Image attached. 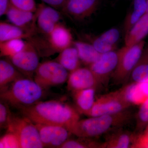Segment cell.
<instances>
[{"label":"cell","instance_id":"22","mask_svg":"<svg viewBox=\"0 0 148 148\" xmlns=\"http://www.w3.org/2000/svg\"><path fill=\"white\" fill-rule=\"evenodd\" d=\"M95 89L90 88L74 91L75 103L80 113L86 115L93 106L95 99Z\"/></svg>","mask_w":148,"mask_h":148},{"label":"cell","instance_id":"19","mask_svg":"<svg viewBox=\"0 0 148 148\" xmlns=\"http://www.w3.org/2000/svg\"><path fill=\"white\" fill-rule=\"evenodd\" d=\"M136 135L128 131H117L101 143V148H131Z\"/></svg>","mask_w":148,"mask_h":148},{"label":"cell","instance_id":"11","mask_svg":"<svg viewBox=\"0 0 148 148\" xmlns=\"http://www.w3.org/2000/svg\"><path fill=\"white\" fill-rule=\"evenodd\" d=\"M44 147L60 148L71 134L66 127L59 125L34 123Z\"/></svg>","mask_w":148,"mask_h":148},{"label":"cell","instance_id":"10","mask_svg":"<svg viewBox=\"0 0 148 148\" xmlns=\"http://www.w3.org/2000/svg\"><path fill=\"white\" fill-rule=\"evenodd\" d=\"M100 2V0H67L61 12L73 20L83 21L95 13Z\"/></svg>","mask_w":148,"mask_h":148},{"label":"cell","instance_id":"2","mask_svg":"<svg viewBox=\"0 0 148 148\" xmlns=\"http://www.w3.org/2000/svg\"><path fill=\"white\" fill-rule=\"evenodd\" d=\"M131 118L127 111L117 113L90 117L79 120L71 130V134L79 138H90L98 137L116 127L126 123Z\"/></svg>","mask_w":148,"mask_h":148},{"label":"cell","instance_id":"30","mask_svg":"<svg viewBox=\"0 0 148 148\" xmlns=\"http://www.w3.org/2000/svg\"><path fill=\"white\" fill-rule=\"evenodd\" d=\"M1 148H21L20 143L16 135L8 132L0 140Z\"/></svg>","mask_w":148,"mask_h":148},{"label":"cell","instance_id":"18","mask_svg":"<svg viewBox=\"0 0 148 148\" xmlns=\"http://www.w3.org/2000/svg\"><path fill=\"white\" fill-rule=\"evenodd\" d=\"M148 35V13H146L125 34V46L135 45L143 41Z\"/></svg>","mask_w":148,"mask_h":148},{"label":"cell","instance_id":"31","mask_svg":"<svg viewBox=\"0 0 148 148\" xmlns=\"http://www.w3.org/2000/svg\"><path fill=\"white\" fill-rule=\"evenodd\" d=\"M12 5L23 10L35 12L37 5L35 0H10Z\"/></svg>","mask_w":148,"mask_h":148},{"label":"cell","instance_id":"6","mask_svg":"<svg viewBox=\"0 0 148 148\" xmlns=\"http://www.w3.org/2000/svg\"><path fill=\"white\" fill-rule=\"evenodd\" d=\"M69 72L55 60L40 64L34 80L43 88L63 84L68 81Z\"/></svg>","mask_w":148,"mask_h":148},{"label":"cell","instance_id":"13","mask_svg":"<svg viewBox=\"0 0 148 148\" xmlns=\"http://www.w3.org/2000/svg\"><path fill=\"white\" fill-rule=\"evenodd\" d=\"M5 15L10 23L35 35L38 32L37 14L17 8L10 4Z\"/></svg>","mask_w":148,"mask_h":148},{"label":"cell","instance_id":"28","mask_svg":"<svg viewBox=\"0 0 148 148\" xmlns=\"http://www.w3.org/2000/svg\"><path fill=\"white\" fill-rule=\"evenodd\" d=\"M77 140H68L61 148H101V143L88 140L89 138H79Z\"/></svg>","mask_w":148,"mask_h":148},{"label":"cell","instance_id":"4","mask_svg":"<svg viewBox=\"0 0 148 148\" xmlns=\"http://www.w3.org/2000/svg\"><path fill=\"white\" fill-rule=\"evenodd\" d=\"M7 128L16 135L21 148L44 147L34 123L26 116L11 115Z\"/></svg>","mask_w":148,"mask_h":148},{"label":"cell","instance_id":"32","mask_svg":"<svg viewBox=\"0 0 148 148\" xmlns=\"http://www.w3.org/2000/svg\"><path fill=\"white\" fill-rule=\"evenodd\" d=\"M148 145V125L143 133L136 135L131 148H147Z\"/></svg>","mask_w":148,"mask_h":148},{"label":"cell","instance_id":"21","mask_svg":"<svg viewBox=\"0 0 148 148\" xmlns=\"http://www.w3.org/2000/svg\"><path fill=\"white\" fill-rule=\"evenodd\" d=\"M35 35L11 23L0 22V43L15 39H28Z\"/></svg>","mask_w":148,"mask_h":148},{"label":"cell","instance_id":"8","mask_svg":"<svg viewBox=\"0 0 148 148\" xmlns=\"http://www.w3.org/2000/svg\"><path fill=\"white\" fill-rule=\"evenodd\" d=\"M39 56L37 49L29 41L20 52L8 58L21 73L30 78L39 65Z\"/></svg>","mask_w":148,"mask_h":148},{"label":"cell","instance_id":"35","mask_svg":"<svg viewBox=\"0 0 148 148\" xmlns=\"http://www.w3.org/2000/svg\"><path fill=\"white\" fill-rule=\"evenodd\" d=\"M10 0H0V16L5 15L10 5Z\"/></svg>","mask_w":148,"mask_h":148},{"label":"cell","instance_id":"26","mask_svg":"<svg viewBox=\"0 0 148 148\" xmlns=\"http://www.w3.org/2000/svg\"><path fill=\"white\" fill-rule=\"evenodd\" d=\"M130 77L133 82L148 81V50L143 51L141 58L132 71Z\"/></svg>","mask_w":148,"mask_h":148},{"label":"cell","instance_id":"15","mask_svg":"<svg viewBox=\"0 0 148 148\" xmlns=\"http://www.w3.org/2000/svg\"><path fill=\"white\" fill-rule=\"evenodd\" d=\"M100 86L96 77L89 68H80L69 74L68 87L73 92L93 88Z\"/></svg>","mask_w":148,"mask_h":148},{"label":"cell","instance_id":"5","mask_svg":"<svg viewBox=\"0 0 148 148\" xmlns=\"http://www.w3.org/2000/svg\"><path fill=\"white\" fill-rule=\"evenodd\" d=\"M145 45L142 41L131 46L125 45L119 50L118 63L112 77L116 83H123L129 79L143 54Z\"/></svg>","mask_w":148,"mask_h":148},{"label":"cell","instance_id":"14","mask_svg":"<svg viewBox=\"0 0 148 148\" xmlns=\"http://www.w3.org/2000/svg\"><path fill=\"white\" fill-rule=\"evenodd\" d=\"M47 37L49 55L60 53L73 45L74 42L71 31L60 22L56 26L50 35Z\"/></svg>","mask_w":148,"mask_h":148},{"label":"cell","instance_id":"17","mask_svg":"<svg viewBox=\"0 0 148 148\" xmlns=\"http://www.w3.org/2000/svg\"><path fill=\"white\" fill-rule=\"evenodd\" d=\"M119 90L132 105H140L148 99V81L142 83L132 82Z\"/></svg>","mask_w":148,"mask_h":148},{"label":"cell","instance_id":"3","mask_svg":"<svg viewBox=\"0 0 148 148\" xmlns=\"http://www.w3.org/2000/svg\"><path fill=\"white\" fill-rule=\"evenodd\" d=\"M43 89L34 80L29 78H21L4 90L1 93V98L6 103L20 108L40 102L43 95Z\"/></svg>","mask_w":148,"mask_h":148},{"label":"cell","instance_id":"23","mask_svg":"<svg viewBox=\"0 0 148 148\" xmlns=\"http://www.w3.org/2000/svg\"><path fill=\"white\" fill-rule=\"evenodd\" d=\"M21 73L8 58L0 61V87L4 88L7 85L24 77Z\"/></svg>","mask_w":148,"mask_h":148},{"label":"cell","instance_id":"9","mask_svg":"<svg viewBox=\"0 0 148 148\" xmlns=\"http://www.w3.org/2000/svg\"><path fill=\"white\" fill-rule=\"evenodd\" d=\"M119 50L101 53L99 59L88 68L100 85L108 83L116 69L119 61Z\"/></svg>","mask_w":148,"mask_h":148},{"label":"cell","instance_id":"25","mask_svg":"<svg viewBox=\"0 0 148 148\" xmlns=\"http://www.w3.org/2000/svg\"><path fill=\"white\" fill-rule=\"evenodd\" d=\"M147 0H132L131 8L127 13L124 22L125 34L147 13Z\"/></svg>","mask_w":148,"mask_h":148},{"label":"cell","instance_id":"34","mask_svg":"<svg viewBox=\"0 0 148 148\" xmlns=\"http://www.w3.org/2000/svg\"><path fill=\"white\" fill-rule=\"evenodd\" d=\"M42 3L58 10H61L67 0H41Z\"/></svg>","mask_w":148,"mask_h":148},{"label":"cell","instance_id":"29","mask_svg":"<svg viewBox=\"0 0 148 148\" xmlns=\"http://www.w3.org/2000/svg\"><path fill=\"white\" fill-rule=\"evenodd\" d=\"M140 105L136 120V130L140 132L148 125V99Z\"/></svg>","mask_w":148,"mask_h":148},{"label":"cell","instance_id":"36","mask_svg":"<svg viewBox=\"0 0 148 148\" xmlns=\"http://www.w3.org/2000/svg\"><path fill=\"white\" fill-rule=\"evenodd\" d=\"M147 13H148V0H147Z\"/></svg>","mask_w":148,"mask_h":148},{"label":"cell","instance_id":"20","mask_svg":"<svg viewBox=\"0 0 148 148\" xmlns=\"http://www.w3.org/2000/svg\"><path fill=\"white\" fill-rule=\"evenodd\" d=\"M55 61L70 73L80 68L81 63L77 50L73 45L60 52Z\"/></svg>","mask_w":148,"mask_h":148},{"label":"cell","instance_id":"12","mask_svg":"<svg viewBox=\"0 0 148 148\" xmlns=\"http://www.w3.org/2000/svg\"><path fill=\"white\" fill-rule=\"evenodd\" d=\"M36 25L38 32L48 36L62 18L60 11L43 3L37 5Z\"/></svg>","mask_w":148,"mask_h":148},{"label":"cell","instance_id":"1","mask_svg":"<svg viewBox=\"0 0 148 148\" xmlns=\"http://www.w3.org/2000/svg\"><path fill=\"white\" fill-rule=\"evenodd\" d=\"M20 109L23 115L34 123L59 125L66 127L70 132L80 120L78 111L60 101H40Z\"/></svg>","mask_w":148,"mask_h":148},{"label":"cell","instance_id":"16","mask_svg":"<svg viewBox=\"0 0 148 148\" xmlns=\"http://www.w3.org/2000/svg\"><path fill=\"white\" fill-rule=\"evenodd\" d=\"M120 33L116 28H112L103 34L92 37L91 44L98 52L103 53L116 50Z\"/></svg>","mask_w":148,"mask_h":148},{"label":"cell","instance_id":"24","mask_svg":"<svg viewBox=\"0 0 148 148\" xmlns=\"http://www.w3.org/2000/svg\"><path fill=\"white\" fill-rule=\"evenodd\" d=\"M73 45L77 50L82 63L88 66L95 63L101 56V53L96 50L90 43L75 41Z\"/></svg>","mask_w":148,"mask_h":148},{"label":"cell","instance_id":"27","mask_svg":"<svg viewBox=\"0 0 148 148\" xmlns=\"http://www.w3.org/2000/svg\"><path fill=\"white\" fill-rule=\"evenodd\" d=\"M26 42L22 39L9 40L0 43V55L10 58L20 52L24 48Z\"/></svg>","mask_w":148,"mask_h":148},{"label":"cell","instance_id":"37","mask_svg":"<svg viewBox=\"0 0 148 148\" xmlns=\"http://www.w3.org/2000/svg\"><path fill=\"white\" fill-rule=\"evenodd\" d=\"M147 148H148V145L147 146Z\"/></svg>","mask_w":148,"mask_h":148},{"label":"cell","instance_id":"7","mask_svg":"<svg viewBox=\"0 0 148 148\" xmlns=\"http://www.w3.org/2000/svg\"><path fill=\"white\" fill-rule=\"evenodd\" d=\"M132 106L119 90L101 95L95 100L86 115L90 117L117 113Z\"/></svg>","mask_w":148,"mask_h":148},{"label":"cell","instance_id":"33","mask_svg":"<svg viewBox=\"0 0 148 148\" xmlns=\"http://www.w3.org/2000/svg\"><path fill=\"white\" fill-rule=\"evenodd\" d=\"M5 103L0 104V125L1 127H7L11 116L8 106Z\"/></svg>","mask_w":148,"mask_h":148}]
</instances>
